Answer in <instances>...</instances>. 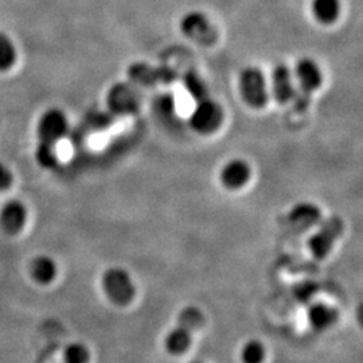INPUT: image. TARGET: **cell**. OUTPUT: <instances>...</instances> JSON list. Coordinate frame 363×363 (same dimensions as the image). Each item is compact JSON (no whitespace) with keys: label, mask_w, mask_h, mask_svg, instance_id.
Masks as SVG:
<instances>
[{"label":"cell","mask_w":363,"mask_h":363,"mask_svg":"<svg viewBox=\"0 0 363 363\" xmlns=\"http://www.w3.org/2000/svg\"><path fill=\"white\" fill-rule=\"evenodd\" d=\"M101 288L105 298L120 308L128 307L136 298V286L130 273L118 267L109 268L103 273Z\"/></svg>","instance_id":"cell-1"},{"label":"cell","mask_w":363,"mask_h":363,"mask_svg":"<svg viewBox=\"0 0 363 363\" xmlns=\"http://www.w3.org/2000/svg\"><path fill=\"white\" fill-rule=\"evenodd\" d=\"M295 77L298 79V91L294 99L298 111H306L311 101L312 93L323 84V73L311 58H301L295 66Z\"/></svg>","instance_id":"cell-2"},{"label":"cell","mask_w":363,"mask_h":363,"mask_svg":"<svg viewBox=\"0 0 363 363\" xmlns=\"http://www.w3.org/2000/svg\"><path fill=\"white\" fill-rule=\"evenodd\" d=\"M343 229L345 223L337 216L320 220L319 229L308 240V249L312 257L320 261L325 259L331 253L337 238L343 233Z\"/></svg>","instance_id":"cell-3"},{"label":"cell","mask_w":363,"mask_h":363,"mask_svg":"<svg viewBox=\"0 0 363 363\" xmlns=\"http://www.w3.org/2000/svg\"><path fill=\"white\" fill-rule=\"evenodd\" d=\"M240 93L245 104L259 109L268 103L267 81L259 67H247L240 74Z\"/></svg>","instance_id":"cell-4"},{"label":"cell","mask_w":363,"mask_h":363,"mask_svg":"<svg viewBox=\"0 0 363 363\" xmlns=\"http://www.w3.org/2000/svg\"><path fill=\"white\" fill-rule=\"evenodd\" d=\"M106 104L112 115H116V116L133 115L139 112L140 94L132 84L118 82L108 91Z\"/></svg>","instance_id":"cell-5"},{"label":"cell","mask_w":363,"mask_h":363,"mask_svg":"<svg viewBox=\"0 0 363 363\" xmlns=\"http://www.w3.org/2000/svg\"><path fill=\"white\" fill-rule=\"evenodd\" d=\"M190 127L201 133L210 135L220 128L223 121V111L218 103L211 100L210 97L196 103V106L189 118Z\"/></svg>","instance_id":"cell-6"},{"label":"cell","mask_w":363,"mask_h":363,"mask_svg":"<svg viewBox=\"0 0 363 363\" xmlns=\"http://www.w3.org/2000/svg\"><path fill=\"white\" fill-rule=\"evenodd\" d=\"M69 132V121L65 113L58 108L48 109L39 117L37 133L39 142L55 144L64 139Z\"/></svg>","instance_id":"cell-7"},{"label":"cell","mask_w":363,"mask_h":363,"mask_svg":"<svg viewBox=\"0 0 363 363\" xmlns=\"http://www.w3.org/2000/svg\"><path fill=\"white\" fill-rule=\"evenodd\" d=\"M128 77L133 84L142 86H154L156 84H172L178 73L169 66H151L144 62H135L128 69Z\"/></svg>","instance_id":"cell-8"},{"label":"cell","mask_w":363,"mask_h":363,"mask_svg":"<svg viewBox=\"0 0 363 363\" xmlns=\"http://www.w3.org/2000/svg\"><path fill=\"white\" fill-rule=\"evenodd\" d=\"M181 30L187 38L203 46L213 45L217 39V33L208 16L198 11L187 13L182 18Z\"/></svg>","instance_id":"cell-9"},{"label":"cell","mask_w":363,"mask_h":363,"mask_svg":"<svg viewBox=\"0 0 363 363\" xmlns=\"http://www.w3.org/2000/svg\"><path fill=\"white\" fill-rule=\"evenodd\" d=\"M340 319L337 307L325 301H311L306 311L307 325L313 333L322 334L335 327Z\"/></svg>","instance_id":"cell-10"},{"label":"cell","mask_w":363,"mask_h":363,"mask_svg":"<svg viewBox=\"0 0 363 363\" xmlns=\"http://www.w3.org/2000/svg\"><path fill=\"white\" fill-rule=\"evenodd\" d=\"M194 343V334L183 325H175L163 337L162 346L171 358H181L191 350Z\"/></svg>","instance_id":"cell-11"},{"label":"cell","mask_w":363,"mask_h":363,"mask_svg":"<svg viewBox=\"0 0 363 363\" xmlns=\"http://www.w3.org/2000/svg\"><path fill=\"white\" fill-rule=\"evenodd\" d=\"M322 210L310 202H300L288 213V222L294 230L304 233L312 226L320 223Z\"/></svg>","instance_id":"cell-12"},{"label":"cell","mask_w":363,"mask_h":363,"mask_svg":"<svg viewBox=\"0 0 363 363\" xmlns=\"http://www.w3.org/2000/svg\"><path fill=\"white\" fill-rule=\"evenodd\" d=\"M272 94L279 104H288L294 101L296 96L292 72L284 64H280L273 69Z\"/></svg>","instance_id":"cell-13"},{"label":"cell","mask_w":363,"mask_h":363,"mask_svg":"<svg viewBox=\"0 0 363 363\" xmlns=\"http://www.w3.org/2000/svg\"><path fill=\"white\" fill-rule=\"evenodd\" d=\"M26 220L27 208L21 201H9L0 210V229L9 235L21 233Z\"/></svg>","instance_id":"cell-14"},{"label":"cell","mask_w":363,"mask_h":363,"mask_svg":"<svg viewBox=\"0 0 363 363\" xmlns=\"http://www.w3.org/2000/svg\"><path fill=\"white\" fill-rule=\"evenodd\" d=\"M250 175L252 171L245 160L233 159L220 169V179L228 190H240L249 182Z\"/></svg>","instance_id":"cell-15"},{"label":"cell","mask_w":363,"mask_h":363,"mask_svg":"<svg viewBox=\"0 0 363 363\" xmlns=\"http://www.w3.org/2000/svg\"><path fill=\"white\" fill-rule=\"evenodd\" d=\"M30 274L38 284L49 286L55 280L58 274V268L52 257L42 255L31 261Z\"/></svg>","instance_id":"cell-16"},{"label":"cell","mask_w":363,"mask_h":363,"mask_svg":"<svg viewBox=\"0 0 363 363\" xmlns=\"http://www.w3.org/2000/svg\"><path fill=\"white\" fill-rule=\"evenodd\" d=\"M268 358V349L259 337H250L242 343L238 351L241 363H265Z\"/></svg>","instance_id":"cell-17"},{"label":"cell","mask_w":363,"mask_h":363,"mask_svg":"<svg viewBox=\"0 0 363 363\" xmlns=\"http://www.w3.org/2000/svg\"><path fill=\"white\" fill-rule=\"evenodd\" d=\"M312 13L323 25L334 23L340 13L339 0H312Z\"/></svg>","instance_id":"cell-18"},{"label":"cell","mask_w":363,"mask_h":363,"mask_svg":"<svg viewBox=\"0 0 363 363\" xmlns=\"http://www.w3.org/2000/svg\"><path fill=\"white\" fill-rule=\"evenodd\" d=\"M205 313L196 306H187L182 308L177 318V325H183L184 328L190 330L193 334L202 330L205 325Z\"/></svg>","instance_id":"cell-19"},{"label":"cell","mask_w":363,"mask_h":363,"mask_svg":"<svg viewBox=\"0 0 363 363\" xmlns=\"http://www.w3.org/2000/svg\"><path fill=\"white\" fill-rule=\"evenodd\" d=\"M183 85L186 88V91H189V94L194 99L196 103L206 100L208 99V85L203 81V78L201 77L194 70H189L183 74Z\"/></svg>","instance_id":"cell-20"},{"label":"cell","mask_w":363,"mask_h":363,"mask_svg":"<svg viewBox=\"0 0 363 363\" xmlns=\"http://www.w3.org/2000/svg\"><path fill=\"white\" fill-rule=\"evenodd\" d=\"M16 62V49L13 39L0 31V73L9 72Z\"/></svg>","instance_id":"cell-21"},{"label":"cell","mask_w":363,"mask_h":363,"mask_svg":"<svg viewBox=\"0 0 363 363\" xmlns=\"http://www.w3.org/2000/svg\"><path fill=\"white\" fill-rule=\"evenodd\" d=\"M91 352L85 343L73 342L66 346L64 351V362L65 363H91Z\"/></svg>","instance_id":"cell-22"},{"label":"cell","mask_w":363,"mask_h":363,"mask_svg":"<svg viewBox=\"0 0 363 363\" xmlns=\"http://www.w3.org/2000/svg\"><path fill=\"white\" fill-rule=\"evenodd\" d=\"M35 159L39 166L43 169H54L58 164V155L55 150V144L39 142L35 150Z\"/></svg>","instance_id":"cell-23"},{"label":"cell","mask_w":363,"mask_h":363,"mask_svg":"<svg viewBox=\"0 0 363 363\" xmlns=\"http://www.w3.org/2000/svg\"><path fill=\"white\" fill-rule=\"evenodd\" d=\"M155 108L160 116L167 117V118L174 117L175 111H177V101H175L174 94L166 93V94H162L160 97H157Z\"/></svg>","instance_id":"cell-24"},{"label":"cell","mask_w":363,"mask_h":363,"mask_svg":"<svg viewBox=\"0 0 363 363\" xmlns=\"http://www.w3.org/2000/svg\"><path fill=\"white\" fill-rule=\"evenodd\" d=\"M13 177L11 171L7 169L3 163H0V191H4L11 187Z\"/></svg>","instance_id":"cell-25"},{"label":"cell","mask_w":363,"mask_h":363,"mask_svg":"<svg viewBox=\"0 0 363 363\" xmlns=\"http://www.w3.org/2000/svg\"><path fill=\"white\" fill-rule=\"evenodd\" d=\"M190 363H203V362H201V361H193V362H190Z\"/></svg>","instance_id":"cell-26"}]
</instances>
